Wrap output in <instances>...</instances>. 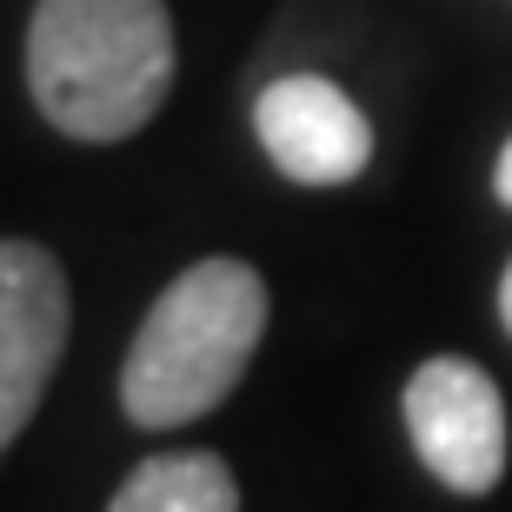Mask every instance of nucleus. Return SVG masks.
<instances>
[{
  "mask_svg": "<svg viewBox=\"0 0 512 512\" xmlns=\"http://www.w3.org/2000/svg\"><path fill=\"white\" fill-rule=\"evenodd\" d=\"M167 0H40L27 20V94L67 140L114 147L140 133L173 87Z\"/></svg>",
  "mask_w": 512,
  "mask_h": 512,
  "instance_id": "obj_1",
  "label": "nucleus"
},
{
  "mask_svg": "<svg viewBox=\"0 0 512 512\" xmlns=\"http://www.w3.org/2000/svg\"><path fill=\"white\" fill-rule=\"evenodd\" d=\"M266 333V280L247 260L213 253L193 260L180 280L147 306V320L120 366V406L133 426L167 433L207 419L233 386L247 380Z\"/></svg>",
  "mask_w": 512,
  "mask_h": 512,
  "instance_id": "obj_2",
  "label": "nucleus"
},
{
  "mask_svg": "<svg viewBox=\"0 0 512 512\" xmlns=\"http://www.w3.org/2000/svg\"><path fill=\"white\" fill-rule=\"evenodd\" d=\"M399 406H406L413 453L426 459V473L446 493L479 499L506 479V399L486 366L459 360V353H433L413 366Z\"/></svg>",
  "mask_w": 512,
  "mask_h": 512,
  "instance_id": "obj_3",
  "label": "nucleus"
},
{
  "mask_svg": "<svg viewBox=\"0 0 512 512\" xmlns=\"http://www.w3.org/2000/svg\"><path fill=\"white\" fill-rule=\"evenodd\" d=\"M74 333L67 273L40 240H0V453L27 433Z\"/></svg>",
  "mask_w": 512,
  "mask_h": 512,
  "instance_id": "obj_4",
  "label": "nucleus"
},
{
  "mask_svg": "<svg viewBox=\"0 0 512 512\" xmlns=\"http://www.w3.org/2000/svg\"><path fill=\"white\" fill-rule=\"evenodd\" d=\"M260 153L300 187H346L373 160V127L353 100L320 74H286L253 100Z\"/></svg>",
  "mask_w": 512,
  "mask_h": 512,
  "instance_id": "obj_5",
  "label": "nucleus"
},
{
  "mask_svg": "<svg viewBox=\"0 0 512 512\" xmlns=\"http://www.w3.org/2000/svg\"><path fill=\"white\" fill-rule=\"evenodd\" d=\"M107 512H240V479L220 453H153L120 479Z\"/></svg>",
  "mask_w": 512,
  "mask_h": 512,
  "instance_id": "obj_6",
  "label": "nucleus"
},
{
  "mask_svg": "<svg viewBox=\"0 0 512 512\" xmlns=\"http://www.w3.org/2000/svg\"><path fill=\"white\" fill-rule=\"evenodd\" d=\"M493 193H499V207H512V140L499 147V167H493Z\"/></svg>",
  "mask_w": 512,
  "mask_h": 512,
  "instance_id": "obj_7",
  "label": "nucleus"
},
{
  "mask_svg": "<svg viewBox=\"0 0 512 512\" xmlns=\"http://www.w3.org/2000/svg\"><path fill=\"white\" fill-rule=\"evenodd\" d=\"M499 320H506V333H512V266H506V280H499Z\"/></svg>",
  "mask_w": 512,
  "mask_h": 512,
  "instance_id": "obj_8",
  "label": "nucleus"
}]
</instances>
